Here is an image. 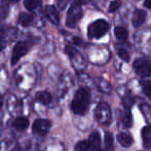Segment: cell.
Listing matches in <instances>:
<instances>
[{"label": "cell", "mask_w": 151, "mask_h": 151, "mask_svg": "<svg viewBox=\"0 0 151 151\" xmlns=\"http://www.w3.org/2000/svg\"><path fill=\"white\" fill-rule=\"evenodd\" d=\"M12 125L14 127V129H18L19 132H23L25 129H27L29 125V120L26 117H18L14 120Z\"/></svg>", "instance_id": "obj_15"}, {"label": "cell", "mask_w": 151, "mask_h": 151, "mask_svg": "<svg viewBox=\"0 0 151 151\" xmlns=\"http://www.w3.org/2000/svg\"><path fill=\"white\" fill-rule=\"evenodd\" d=\"M114 33H115V36L117 37V39L119 40H122V41H124V40L127 39V36H129V33H127V31L125 30L123 27H115V29H114Z\"/></svg>", "instance_id": "obj_19"}, {"label": "cell", "mask_w": 151, "mask_h": 151, "mask_svg": "<svg viewBox=\"0 0 151 151\" xmlns=\"http://www.w3.org/2000/svg\"><path fill=\"white\" fill-rule=\"evenodd\" d=\"M25 7L29 10V12H33L37 7L41 5V1L40 0H25L24 2Z\"/></svg>", "instance_id": "obj_20"}, {"label": "cell", "mask_w": 151, "mask_h": 151, "mask_svg": "<svg viewBox=\"0 0 151 151\" xmlns=\"http://www.w3.org/2000/svg\"><path fill=\"white\" fill-rule=\"evenodd\" d=\"M141 137L143 141V146L147 149L151 148V125L143 127L141 131Z\"/></svg>", "instance_id": "obj_12"}, {"label": "cell", "mask_w": 151, "mask_h": 151, "mask_svg": "<svg viewBox=\"0 0 151 151\" xmlns=\"http://www.w3.org/2000/svg\"><path fill=\"white\" fill-rule=\"evenodd\" d=\"M142 88H143L144 93H145L149 99H151V81L145 80V81L142 82Z\"/></svg>", "instance_id": "obj_23"}, {"label": "cell", "mask_w": 151, "mask_h": 151, "mask_svg": "<svg viewBox=\"0 0 151 151\" xmlns=\"http://www.w3.org/2000/svg\"><path fill=\"white\" fill-rule=\"evenodd\" d=\"M119 123L124 129H129L133 125V117H132L131 111L129 109L124 110V111L120 113Z\"/></svg>", "instance_id": "obj_11"}, {"label": "cell", "mask_w": 151, "mask_h": 151, "mask_svg": "<svg viewBox=\"0 0 151 151\" xmlns=\"http://www.w3.org/2000/svg\"><path fill=\"white\" fill-rule=\"evenodd\" d=\"M117 141L122 147H129L133 144L134 139L132 137V135L127 133H119L117 135Z\"/></svg>", "instance_id": "obj_13"}, {"label": "cell", "mask_w": 151, "mask_h": 151, "mask_svg": "<svg viewBox=\"0 0 151 151\" xmlns=\"http://www.w3.org/2000/svg\"><path fill=\"white\" fill-rule=\"evenodd\" d=\"M134 102H135V99H134V97L131 93H127L124 97H122V104L125 106L127 109L131 108V106L134 104Z\"/></svg>", "instance_id": "obj_21"}, {"label": "cell", "mask_w": 151, "mask_h": 151, "mask_svg": "<svg viewBox=\"0 0 151 151\" xmlns=\"http://www.w3.org/2000/svg\"><path fill=\"white\" fill-rule=\"evenodd\" d=\"M96 84H97L98 88H99L100 91H104V93H110V91H111V86H110V84L108 83L106 80L102 79V78H98V79L96 80Z\"/></svg>", "instance_id": "obj_17"}, {"label": "cell", "mask_w": 151, "mask_h": 151, "mask_svg": "<svg viewBox=\"0 0 151 151\" xmlns=\"http://www.w3.org/2000/svg\"><path fill=\"white\" fill-rule=\"evenodd\" d=\"M82 14H83V12H82L80 0H73L67 12L66 26L69 28H74L77 25L78 21L82 18Z\"/></svg>", "instance_id": "obj_2"}, {"label": "cell", "mask_w": 151, "mask_h": 151, "mask_svg": "<svg viewBox=\"0 0 151 151\" xmlns=\"http://www.w3.org/2000/svg\"><path fill=\"white\" fill-rule=\"evenodd\" d=\"M6 44H7V40L0 35V50H4V48H5V46H6Z\"/></svg>", "instance_id": "obj_27"}, {"label": "cell", "mask_w": 151, "mask_h": 151, "mask_svg": "<svg viewBox=\"0 0 151 151\" xmlns=\"http://www.w3.org/2000/svg\"><path fill=\"white\" fill-rule=\"evenodd\" d=\"M57 2H58L59 6H60L61 9H63V8H65V6L67 5V3L69 2V0H57Z\"/></svg>", "instance_id": "obj_28"}, {"label": "cell", "mask_w": 151, "mask_h": 151, "mask_svg": "<svg viewBox=\"0 0 151 151\" xmlns=\"http://www.w3.org/2000/svg\"><path fill=\"white\" fill-rule=\"evenodd\" d=\"M7 12H8V8L6 6H2L0 8V20H3L4 18H6Z\"/></svg>", "instance_id": "obj_26"}, {"label": "cell", "mask_w": 151, "mask_h": 151, "mask_svg": "<svg viewBox=\"0 0 151 151\" xmlns=\"http://www.w3.org/2000/svg\"><path fill=\"white\" fill-rule=\"evenodd\" d=\"M105 151H113V136L111 133H106L104 138Z\"/></svg>", "instance_id": "obj_18"}, {"label": "cell", "mask_w": 151, "mask_h": 151, "mask_svg": "<svg viewBox=\"0 0 151 151\" xmlns=\"http://www.w3.org/2000/svg\"><path fill=\"white\" fill-rule=\"evenodd\" d=\"M7 1H9V2H18L19 0H7Z\"/></svg>", "instance_id": "obj_31"}, {"label": "cell", "mask_w": 151, "mask_h": 151, "mask_svg": "<svg viewBox=\"0 0 151 151\" xmlns=\"http://www.w3.org/2000/svg\"><path fill=\"white\" fill-rule=\"evenodd\" d=\"M35 101L43 105H48L52 102V95L47 91H38L35 96Z\"/></svg>", "instance_id": "obj_14"}, {"label": "cell", "mask_w": 151, "mask_h": 151, "mask_svg": "<svg viewBox=\"0 0 151 151\" xmlns=\"http://www.w3.org/2000/svg\"><path fill=\"white\" fill-rule=\"evenodd\" d=\"M95 117L100 124L109 125L112 121V112L110 106L107 103L101 102L96 108Z\"/></svg>", "instance_id": "obj_3"}, {"label": "cell", "mask_w": 151, "mask_h": 151, "mask_svg": "<svg viewBox=\"0 0 151 151\" xmlns=\"http://www.w3.org/2000/svg\"><path fill=\"white\" fill-rule=\"evenodd\" d=\"M108 30H109V24L105 20H97L88 26V35L90 38L99 39L107 34Z\"/></svg>", "instance_id": "obj_4"}, {"label": "cell", "mask_w": 151, "mask_h": 151, "mask_svg": "<svg viewBox=\"0 0 151 151\" xmlns=\"http://www.w3.org/2000/svg\"><path fill=\"white\" fill-rule=\"evenodd\" d=\"M121 5V1L120 0H113V1L110 3L109 5V12H114L120 7Z\"/></svg>", "instance_id": "obj_24"}, {"label": "cell", "mask_w": 151, "mask_h": 151, "mask_svg": "<svg viewBox=\"0 0 151 151\" xmlns=\"http://www.w3.org/2000/svg\"><path fill=\"white\" fill-rule=\"evenodd\" d=\"M50 127H52V122L47 119H36L33 123L32 127V131L34 134L39 136H45L48 133Z\"/></svg>", "instance_id": "obj_6"}, {"label": "cell", "mask_w": 151, "mask_h": 151, "mask_svg": "<svg viewBox=\"0 0 151 151\" xmlns=\"http://www.w3.org/2000/svg\"><path fill=\"white\" fill-rule=\"evenodd\" d=\"M118 56H119V58L122 59L124 62L129 61V55L124 48H119V50H118Z\"/></svg>", "instance_id": "obj_25"}, {"label": "cell", "mask_w": 151, "mask_h": 151, "mask_svg": "<svg viewBox=\"0 0 151 151\" xmlns=\"http://www.w3.org/2000/svg\"><path fill=\"white\" fill-rule=\"evenodd\" d=\"M29 46L27 45L25 42H18V43L14 45V50H12V65H16L20 59L22 57H24L25 55L28 52Z\"/></svg>", "instance_id": "obj_7"}, {"label": "cell", "mask_w": 151, "mask_h": 151, "mask_svg": "<svg viewBox=\"0 0 151 151\" xmlns=\"http://www.w3.org/2000/svg\"><path fill=\"white\" fill-rule=\"evenodd\" d=\"M91 151H103L101 149V135L99 132H93L88 141Z\"/></svg>", "instance_id": "obj_10"}, {"label": "cell", "mask_w": 151, "mask_h": 151, "mask_svg": "<svg viewBox=\"0 0 151 151\" xmlns=\"http://www.w3.org/2000/svg\"><path fill=\"white\" fill-rule=\"evenodd\" d=\"M91 101V91L86 88H80L75 93L71 104L72 111L78 115H83L88 110Z\"/></svg>", "instance_id": "obj_1"}, {"label": "cell", "mask_w": 151, "mask_h": 151, "mask_svg": "<svg viewBox=\"0 0 151 151\" xmlns=\"http://www.w3.org/2000/svg\"><path fill=\"white\" fill-rule=\"evenodd\" d=\"M75 151H91V147L88 141H80L76 144Z\"/></svg>", "instance_id": "obj_22"}, {"label": "cell", "mask_w": 151, "mask_h": 151, "mask_svg": "<svg viewBox=\"0 0 151 151\" xmlns=\"http://www.w3.org/2000/svg\"><path fill=\"white\" fill-rule=\"evenodd\" d=\"M2 108V96L0 95V110H1Z\"/></svg>", "instance_id": "obj_30"}, {"label": "cell", "mask_w": 151, "mask_h": 151, "mask_svg": "<svg viewBox=\"0 0 151 151\" xmlns=\"http://www.w3.org/2000/svg\"><path fill=\"white\" fill-rule=\"evenodd\" d=\"M33 16L30 14H26V12H22V14L19 16L18 19V23L23 27H29L32 25L33 23Z\"/></svg>", "instance_id": "obj_16"}, {"label": "cell", "mask_w": 151, "mask_h": 151, "mask_svg": "<svg viewBox=\"0 0 151 151\" xmlns=\"http://www.w3.org/2000/svg\"><path fill=\"white\" fill-rule=\"evenodd\" d=\"M136 73L141 77H148L151 75V62L145 58L136 59L133 64Z\"/></svg>", "instance_id": "obj_5"}, {"label": "cell", "mask_w": 151, "mask_h": 151, "mask_svg": "<svg viewBox=\"0 0 151 151\" xmlns=\"http://www.w3.org/2000/svg\"><path fill=\"white\" fill-rule=\"evenodd\" d=\"M144 6L151 9V0H145V1H144Z\"/></svg>", "instance_id": "obj_29"}, {"label": "cell", "mask_w": 151, "mask_h": 151, "mask_svg": "<svg viewBox=\"0 0 151 151\" xmlns=\"http://www.w3.org/2000/svg\"><path fill=\"white\" fill-rule=\"evenodd\" d=\"M146 18H147V12L143 9H136L132 17V23L135 28H139L144 24Z\"/></svg>", "instance_id": "obj_8"}, {"label": "cell", "mask_w": 151, "mask_h": 151, "mask_svg": "<svg viewBox=\"0 0 151 151\" xmlns=\"http://www.w3.org/2000/svg\"><path fill=\"white\" fill-rule=\"evenodd\" d=\"M44 14L54 25H58L60 23V14L54 5H46L44 8Z\"/></svg>", "instance_id": "obj_9"}]
</instances>
